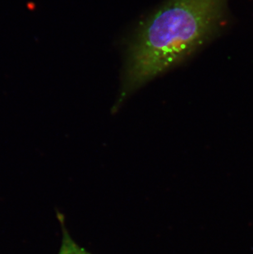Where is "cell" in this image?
<instances>
[{
    "instance_id": "6da1fadb",
    "label": "cell",
    "mask_w": 253,
    "mask_h": 254,
    "mask_svg": "<svg viewBox=\"0 0 253 254\" xmlns=\"http://www.w3.org/2000/svg\"><path fill=\"white\" fill-rule=\"evenodd\" d=\"M226 0H167L129 39L120 102L181 64L218 31Z\"/></svg>"
},
{
    "instance_id": "7a4b0ae2",
    "label": "cell",
    "mask_w": 253,
    "mask_h": 254,
    "mask_svg": "<svg viewBox=\"0 0 253 254\" xmlns=\"http://www.w3.org/2000/svg\"><path fill=\"white\" fill-rule=\"evenodd\" d=\"M59 254H91L84 250L83 248L80 247L72 238L70 237L69 234L67 230H63V236L62 245L60 248Z\"/></svg>"
}]
</instances>
